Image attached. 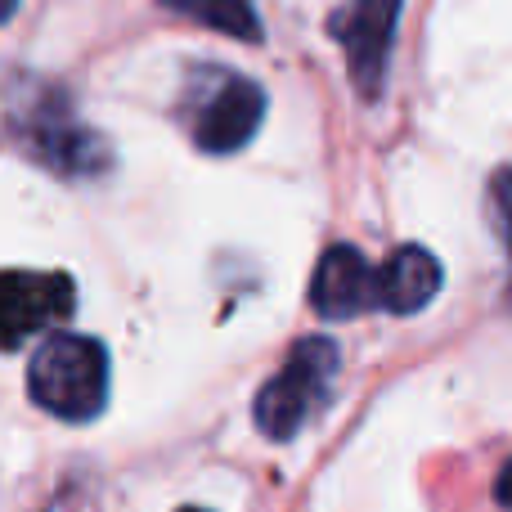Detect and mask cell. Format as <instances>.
<instances>
[{"label":"cell","mask_w":512,"mask_h":512,"mask_svg":"<svg viewBox=\"0 0 512 512\" xmlns=\"http://www.w3.org/2000/svg\"><path fill=\"white\" fill-rule=\"evenodd\" d=\"M9 135L32 162L59 180H95L113 167V149L95 126L77 117L63 90L36 77H14L9 86Z\"/></svg>","instance_id":"6da1fadb"},{"label":"cell","mask_w":512,"mask_h":512,"mask_svg":"<svg viewBox=\"0 0 512 512\" xmlns=\"http://www.w3.org/2000/svg\"><path fill=\"white\" fill-rule=\"evenodd\" d=\"M180 122L203 153H239L265 122V90L225 63H194L180 86Z\"/></svg>","instance_id":"7a4b0ae2"},{"label":"cell","mask_w":512,"mask_h":512,"mask_svg":"<svg viewBox=\"0 0 512 512\" xmlns=\"http://www.w3.org/2000/svg\"><path fill=\"white\" fill-rule=\"evenodd\" d=\"M27 396L63 423H90L108 405V351L99 337L50 333L27 360Z\"/></svg>","instance_id":"3957f363"},{"label":"cell","mask_w":512,"mask_h":512,"mask_svg":"<svg viewBox=\"0 0 512 512\" xmlns=\"http://www.w3.org/2000/svg\"><path fill=\"white\" fill-rule=\"evenodd\" d=\"M337 369H342V355H337L333 337H301L288 351L283 369L256 391L252 418H256V427H261V436H270V441H292V436L333 400Z\"/></svg>","instance_id":"277c9868"},{"label":"cell","mask_w":512,"mask_h":512,"mask_svg":"<svg viewBox=\"0 0 512 512\" xmlns=\"http://www.w3.org/2000/svg\"><path fill=\"white\" fill-rule=\"evenodd\" d=\"M400 5L405 0H346L328 14V36L342 45L351 86L364 104H378L387 86L391 41H396Z\"/></svg>","instance_id":"5b68a950"},{"label":"cell","mask_w":512,"mask_h":512,"mask_svg":"<svg viewBox=\"0 0 512 512\" xmlns=\"http://www.w3.org/2000/svg\"><path fill=\"white\" fill-rule=\"evenodd\" d=\"M77 306V283L59 270H9L0 283V342L18 351L27 337L63 324ZM50 337V333H45Z\"/></svg>","instance_id":"8992f818"},{"label":"cell","mask_w":512,"mask_h":512,"mask_svg":"<svg viewBox=\"0 0 512 512\" xmlns=\"http://www.w3.org/2000/svg\"><path fill=\"white\" fill-rule=\"evenodd\" d=\"M310 310L324 319H355L378 306V265L351 243H333L310 274Z\"/></svg>","instance_id":"52a82bcc"},{"label":"cell","mask_w":512,"mask_h":512,"mask_svg":"<svg viewBox=\"0 0 512 512\" xmlns=\"http://www.w3.org/2000/svg\"><path fill=\"white\" fill-rule=\"evenodd\" d=\"M441 283H445V270L432 252L418 248V243H400L378 265V306L387 315H418L423 306H432Z\"/></svg>","instance_id":"ba28073f"},{"label":"cell","mask_w":512,"mask_h":512,"mask_svg":"<svg viewBox=\"0 0 512 512\" xmlns=\"http://www.w3.org/2000/svg\"><path fill=\"white\" fill-rule=\"evenodd\" d=\"M158 5L180 18H194V23L212 27L221 36H234V41H248V45L265 41V27L256 18L252 0H158Z\"/></svg>","instance_id":"9c48e42d"},{"label":"cell","mask_w":512,"mask_h":512,"mask_svg":"<svg viewBox=\"0 0 512 512\" xmlns=\"http://www.w3.org/2000/svg\"><path fill=\"white\" fill-rule=\"evenodd\" d=\"M486 216H490V230H495V239L504 243V252L512 256V167H499L495 176H490Z\"/></svg>","instance_id":"30bf717a"},{"label":"cell","mask_w":512,"mask_h":512,"mask_svg":"<svg viewBox=\"0 0 512 512\" xmlns=\"http://www.w3.org/2000/svg\"><path fill=\"white\" fill-rule=\"evenodd\" d=\"M495 499H499V508L512 512V459L504 463V472L495 477Z\"/></svg>","instance_id":"8fae6325"},{"label":"cell","mask_w":512,"mask_h":512,"mask_svg":"<svg viewBox=\"0 0 512 512\" xmlns=\"http://www.w3.org/2000/svg\"><path fill=\"white\" fill-rule=\"evenodd\" d=\"M185 512H203V508H185Z\"/></svg>","instance_id":"7c38bea8"}]
</instances>
